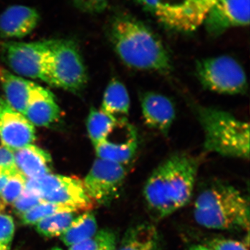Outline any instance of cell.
I'll return each mask as SVG.
<instances>
[{
	"label": "cell",
	"mask_w": 250,
	"mask_h": 250,
	"mask_svg": "<svg viewBox=\"0 0 250 250\" xmlns=\"http://www.w3.org/2000/svg\"><path fill=\"white\" fill-rule=\"evenodd\" d=\"M160 237L152 224H136L128 229L115 250H160Z\"/></svg>",
	"instance_id": "18"
},
{
	"label": "cell",
	"mask_w": 250,
	"mask_h": 250,
	"mask_svg": "<svg viewBox=\"0 0 250 250\" xmlns=\"http://www.w3.org/2000/svg\"><path fill=\"white\" fill-rule=\"evenodd\" d=\"M61 110L53 94L35 84L31 90L24 116L34 126H49L58 121Z\"/></svg>",
	"instance_id": "15"
},
{
	"label": "cell",
	"mask_w": 250,
	"mask_h": 250,
	"mask_svg": "<svg viewBox=\"0 0 250 250\" xmlns=\"http://www.w3.org/2000/svg\"><path fill=\"white\" fill-rule=\"evenodd\" d=\"M36 139L35 128L22 113L8 104L0 98V140L1 146L12 152L28 145Z\"/></svg>",
	"instance_id": "11"
},
{
	"label": "cell",
	"mask_w": 250,
	"mask_h": 250,
	"mask_svg": "<svg viewBox=\"0 0 250 250\" xmlns=\"http://www.w3.org/2000/svg\"><path fill=\"white\" fill-rule=\"evenodd\" d=\"M63 211L76 212L64 206L49 202H42L21 215V223L24 225H36L46 217Z\"/></svg>",
	"instance_id": "24"
},
{
	"label": "cell",
	"mask_w": 250,
	"mask_h": 250,
	"mask_svg": "<svg viewBox=\"0 0 250 250\" xmlns=\"http://www.w3.org/2000/svg\"><path fill=\"white\" fill-rule=\"evenodd\" d=\"M141 106L145 123L151 129L167 135L176 117L170 99L162 94L147 92L141 95Z\"/></svg>",
	"instance_id": "14"
},
{
	"label": "cell",
	"mask_w": 250,
	"mask_h": 250,
	"mask_svg": "<svg viewBox=\"0 0 250 250\" xmlns=\"http://www.w3.org/2000/svg\"><path fill=\"white\" fill-rule=\"evenodd\" d=\"M107 34L113 48L126 66L139 70L169 73L172 62L167 49L144 22L127 11H115Z\"/></svg>",
	"instance_id": "2"
},
{
	"label": "cell",
	"mask_w": 250,
	"mask_h": 250,
	"mask_svg": "<svg viewBox=\"0 0 250 250\" xmlns=\"http://www.w3.org/2000/svg\"><path fill=\"white\" fill-rule=\"evenodd\" d=\"M207 1H208V3L210 4V6H213V4H215V2H216L217 0H207Z\"/></svg>",
	"instance_id": "33"
},
{
	"label": "cell",
	"mask_w": 250,
	"mask_h": 250,
	"mask_svg": "<svg viewBox=\"0 0 250 250\" xmlns=\"http://www.w3.org/2000/svg\"><path fill=\"white\" fill-rule=\"evenodd\" d=\"M130 106V97L125 85L119 80L111 81L104 93L100 109L117 120L126 119Z\"/></svg>",
	"instance_id": "19"
},
{
	"label": "cell",
	"mask_w": 250,
	"mask_h": 250,
	"mask_svg": "<svg viewBox=\"0 0 250 250\" xmlns=\"http://www.w3.org/2000/svg\"><path fill=\"white\" fill-rule=\"evenodd\" d=\"M26 182L27 179L19 171L9 177L0 193V209L4 210L5 207L14 203L24 190Z\"/></svg>",
	"instance_id": "25"
},
{
	"label": "cell",
	"mask_w": 250,
	"mask_h": 250,
	"mask_svg": "<svg viewBox=\"0 0 250 250\" xmlns=\"http://www.w3.org/2000/svg\"><path fill=\"white\" fill-rule=\"evenodd\" d=\"M195 72L201 84L215 93L239 95L248 90L246 72L229 56L201 59L196 62Z\"/></svg>",
	"instance_id": "7"
},
{
	"label": "cell",
	"mask_w": 250,
	"mask_h": 250,
	"mask_svg": "<svg viewBox=\"0 0 250 250\" xmlns=\"http://www.w3.org/2000/svg\"><path fill=\"white\" fill-rule=\"evenodd\" d=\"M0 170L11 173L18 171L15 162L14 152L3 146H0Z\"/></svg>",
	"instance_id": "30"
},
{
	"label": "cell",
	"mask_w": 250,
	"mask_h": 250,
	"mask_svg": "<svg viewBox=\"0 0 250 250\" xmlns=\"http://www.w3.org/2000/svg\"><path fill=\"white\" fill-rule=\"evenodd\" d=\"M98 231L96 218L91 212L87 211L74 219L61 239L64 244L71 247L89 239Z\"/></svg>",
	"instance_id": "20"
},
{
	"label": "cell",
	"mask_w": 250,
	"mask_h": 250,
	"mask_svg": "<svg viewBox=\"0 0 250 250\" xmlns=\"http://www.w3.org/2000/svg\"><path fill=\"white\" fill-rule=\"evenodd\" d=\"M25 188L37 192L43 202L64 206L76 212L90 211L95 206L83 181L77 177L49 173L27 179Z\"/></svg>",
	"instance_id": "6"
},
{
	"label": "cell",
	"mask_w": 250,
	"mask_h": 250,
	"mask_svg": "<svg viewBox=\"0 0 250 250\" xmlns=\"http://www.w3.org/2000/svg\"><path fill=\"white\" fill-rule=\"evenodd\" d=\"M200 160L185 152L172 154L154 169L143 189L146 208L154 220L167 218L191 200Z\"/></svg>",
	"instance_id": "1"
},
{
	"label": "cell",
	"mask_w": 250,
	"mask_h": 250,
	"mask_svg": "<svg viewBox=\"0 0 250 250\" xmlns=\"http://www.w3.org/2000/svg\"><path fill=\"white\" fill-rule=\"evenodd\" d=\"M77 9L88 14H99L105 11L109 0H70Z\"/></svg>",
	"instance_id": "28"
},
{
	"label": "cell",
	"mask_w": 250,
	"mask_h": 250,
	"mask_svg": "<svg viewBox=\"0 0 250 250\" xmlns=\"http://www.w3.org/2000/svg\"><path fill=\"white\" fill-rule=\"evenodd\" d=\"M116 246V233L109 229H104L89 239L70 247L69 250H115Z\"/></svg>",
	"instance_id": "23"
},
{
	"label": "cell",
	"mask_w": 250,
	"mask_h": 250,
	"mask_svg": "<svg viewBox=\"0 0 250 250\" xmlns=\"http://www.w3.org/2000/svg\"><path fill=\"white\" fill-rule=\"evenodd\" d=\"M42 202H43L37 192L24 188L21 196L18 197L12 206L14 213L21 216Z\"/></svg>",
	"instance_id": "26"
},
{
	"label": "cell",
	"mask_w": 250,
	"mask_h": 250,
	"mask_svg": "<svg viewBox=\"0 0 250 250\" xmlns=\"http://www.w3.org/2000/svg\"><path fill=\"white\" fill-rule=\"evenodd\" d=\"M127 174L126 166L97 159L83 181L92 201L107 205L118 197Z\"/></svg>",
	"instance_id": "8"
},
{
	"label": "cell",
	"mask_w": 250,
	"mask_h": 250,
	"mask_svg": "<svg viewBox=\"0 0 250 250\" xmlns=\"http://www.w3.org/2000/svg\"><path fill=\"white\" fill-rule=\"evenodd\" d=\"M0 84L4 90L5 101L16 111L24 114L36 83L0 67Z\"/></svg>",
	"instance_id": "17"
},
{
	"label": "cell",
	"mask_w": 250,
	"mask_h": 250,
	"mask_svg": "<svg viewBox=\"0 0 250 250\" xmlns=\"http://www.w3.org/2000/svg\"><path fill=\"white\" fill-rule=\"evenodd\" d=\"M18 170L26 179H34L50 173L52 158L42 148L30 144L14 152Z\"/></svg>",
	"instance_id": "16"
},
{
	"label": "cell",
	"mask_w": 250,
	"mask_h": 250,
	"mask_svg": "<svg viewBox=\"0 0 250 250\" xmlns=\"http://www.w3.org/2000/svg\"><path fill=\"white\" fill-rule=\"evenodd\" d=\"M15 233L14 219L0 209V250H9Z\"/></svg>",
	"instance_id": "27"
},
{
	"label": "cell",
	"mask_w": 250,
	"mask_h": 250,
	"mask_svg": "<svg viewBox=\"0 0 250 250\" xmlns=\"http://www.w3.org/2000/svg\"><path fill=\"white\" fill-rule=\"evenodd\" d=\"M86 70L76 44L72 41L54 40L46 59L43 82L71 92L86 84Z\"/></svg>",
	"instance_id": "5"
},
{
	"label": "cell",
	"mask_w": 250,
	"mask_h": 250,
	"mask_svg": "<svg viewBox=\"0 0 250 250\" xmlns=\"http://www.w3.org/2000/svg\"><path fill=\"white\" fill-rule=\"evenodd\" d=\"M118 140L106 139L95 146L98 159L127 166L133 161L139 147L137 132L127 119L118 120Z\"/></svg>",
	"instance_id": "12"
},
{
	"label": "cell",
	"mask_w": 250,
	"mask_h": 250,
	"mask_svg": "<svg viewBox=\"0 0 250 250\" xmlns=\"http://www.w3.org/2000/svg\"><path fill=\"white\" fill-rule=\"evenodd\" d=\"M189 250H212L207 246H202V245H198V246H194L189 249Z\"/></svg>",
	"instance_id": "32"
},
{
	"label": "cell",
	"mask_w": 250,
	"mask_h": 250,
	"mask_svg": "<svg viewBox=\"0 0 250 250\" xmlns=\"http://www.w3.org/2000/svg\"><path fill=\"white\" fill-rule=\"evenodd\" d=\"M51 250H62V249H60V248H54L53 249H52Z\"/></svg>",
	"instance_id": "34"
},
{
	"label": "cell",
	"mask_w": 250,
	"mask_h": 250,
	"mask_svg": "<svg viewBox=\"0 0 250 250\" xmlns=\"http://www.w3.org/2000/svg\"><path fill=\"white\" fill-rule=\"evenodd\" d=\"M54 41L7 42L4 44L3 55L16 75L43 81L46 59Z\"/></svg>",
	"instance_id": "9"
},
{
	"label": "cell",
	"mask_w": 250,
	"mask_h": 250,
	"mask_svg": "<svg viewBox=\"0 0 250 250\" xmlns=\"http://www.w3.org/2000/svg\"><path fill=\"white\" fill-rule=\"evenodd\" d=\"M204 24L212 37H218L231 28L249 25L250 0H217Z\"/></svg>",
	"instance_id": "10"
},
{
	"label": "cell",
	"mask_w": 250,
	"mask_h": 250,
	"mask_svg": "<svg viewBox=\"0 0 250 250\" xmlns=\"http://www.w3.org/2000/svg\"><path fill=\"white\" fill-rule=\"evenodd\" d=\"M118 120L96 108H91L86 121L87 131L94 147L111 134Z\"/></svg>",
	"instance_id": "21"
},
{
	"label": "cell",
	"mask_w": 250,
	"mask_h": 250,
	"mask_svg": "<svg viewBox=\"0 0 250 250\" xmlns=\"http://www.w3.org/2000/svg\"><path fill=\"white\" fill-rule=\"evenodd\" d=\"M41 15L35 8L16 4L0 14V36L5 39H22L32 32L40 22Z\"/></svg>",
	"instance_id": "13"
},
{
	"label": "cell",
	"mask_w": 250,
	"mask_h": 250,
	"mask_svg": "<svg viewBox=\"0 0 250 250\" xmlns=\"http://www.w3.org/2000/svg\"><path fill=\"white\" fill-rule=\"evenodd\" d=\"M195 112L205 134V151L249 159V123L218 108L198 106Z\"/></svg>",
	"instance_id": "4"
},
{
	"label": "cell",
	"mask_w": 250,
	"mask_h": 250,
	"mask_svg": "<svg viewBox=\"0 0 250 250\" xmlns=\"http://www.w3.org/2000/svg\"><path fill=\"white\" fill-rule=\"evenodd\" d=\"M194 218L200 226L222 231H246L250 228V205L241 191L228 184L213 182L199 192Z\"/></svg>",
	"instance_id": "3"
},
{
	"label": "cell",
	"mask_w": 250,
	"mask_h": 250,
	"mask_svg": "<svg viewBox=\"0 0 250 250\" xmlns=\"http://www.w3.org/2000/svg\"><path fill=\"white\" fill-rule=\"evenodd\" d=\"M136 1L142 6L145 11L150 13L154 16L160 7L161 4V0H136Z\"/></svg>",
	"instance_id": "31"
},
{
	"label": "cell",
	"mask_w": 250,
	"mask_h": 250,
	"mask_svg": "<svg viewBox=\"0 0 250 250\" xmlns=\"http://www.w3.org/2000/svg\"><path fill=\"white\" fill-rule=\"evenodd\" d=\"M75 213L76 212H59L46 217L36 224V231L47 238L62 236L75 218Z\"/></svg>",
	"instance_id": "22"
},
{
	"label": "cell",
	"mask_w": 250,
	"mask_h": 250,
	"mask_svg": "<svg viewBox=\"0 0 250 250\" xmlns=\"http://www.w3.org/2000/svg\"><path fill=\"white\" fill-rule=\"evenodd\" d=\"M206 246L212 250H248L244 243L227 238H213L207 242Z\"/></svg>",
	"instance_id": "29"
}]
</instances>
